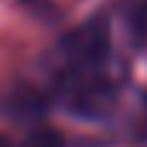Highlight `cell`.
<instances>
[{
    "label": "cell",
    "mask_w": 147,
    "mask_h": 147,
    "mask_svg": "<svg viewBox=\"0 0 147 147\" xmlns=\"http://www.w3.org/2000/svg\"><path fill=\"white\" fill-rule=\"evenodd\" d=\"M113 52L110 26L101 18H90L72 26L58 43V75L78 72H104Z\"/></svg>",
    "instance_id": "1"
},
{
    "label": "cell",
    "mask_w": 147,
    "mask_h": 147,
    "mask_svg": "<svg viewBox=\"0 0 147 147\" xmlns=\"http://www.w3.org/2000/svg\"><path fill=\"white\" fill-rule=\"evenodd\" d=\"M58 98L72 115L98 121L115 110L118 90L107 72H78V75H58Z\"/></svg>",
    "instance_id": "2"
},
{
    "label": "cell",
    "mask_w": 147,
    "mask_h": 147,
    "mask_svg": "<svg viewBox=\"0 0 147 147\" xmlns=\"http://www.w3.org/2000/svg\"><path fill=\"white\" fill-rule=\"evenodd\" d=\"M127 32L136 46H147V0H133L127 9Z\"/></svg>",
    "instance_id": "3"
}]
</instances>
